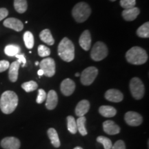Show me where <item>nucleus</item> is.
<instances>
[{
	"label": "nucleus",
	"mask_w": 149,
	"mask_h": 149,
	"mask_svg": "<svg viewBox=\"0 0 149 149\" xmlns=\"http://www.w3.org/2000/svg\"><path fill=\"white\" fill-rule=\"evenodd\" d=\"M18 105V97L13 91H7L3 93L0 99V109L4 114H10Z\"/></svg>",
	"instance_id": "obj_1"
},
{
	"label": "nucleus",
	"mask_w": 149,
	"mask_h": 149,
	"mask_svg": "<svg viewBox=\"0 0 149 149\" xmlns=\"http://www.w3.org/2000/svg\"><path fill=\"white\" fill-rule=\"evenodd\" d=\"M126 59L128 63L134 65L144 64L148 60L146 51L139 46H134L126 53Z\"/></svg>",
	"instance_id": "obj_2"
},
{
	"label": "nucleus",
	"mask_w": 149,
	"mask_h": 149,
	"mask_svg": "<svg viewBox=\"0 0 149 149\" xmlns=\"http://www.w3.org/2000/svg\"><path fill=\"white\" fill-rule=\"evenodd\" d=\"M58 55L60 58L66 62H70L74 58V46L67 37L63 38L58 46Z\"/></svg>",
	"instance_id": "obj_3"
},
{
	"label": "nucleus",
	"mask_w": 149,
	"mask_h": 149,
	"mask_svg": "<svg viewBox=\"0 0 149 149\" xmlns=\"http://www.w3.org/2000/svg\"><path fill=\"white\" fill-rule=\"evenodd\" d=\"M91 14V7L87 3L79 2L73 7L72 15L73 18L78 23H82L88 19Z\"/></svg>",
	"instance_id": "obj_4"
},
{
	"label": "nucleus",
	"mask_w": 149,
	"mask_h": 149,
	"mask_svg": "<svg viewBox=\"0 0 149 149\" xmlns=\"http://www.w3.org/2000/svg\"><path fill=\"white\" fill-rule=\"evenodd\" d=\"M130 91L135 100H141L144 95L145 88L144 84L138 77L132 78L130 81Z\"/></svg>",
	"instance_id": "obj_5"
},
{
	"label": "nucleus",
	"mask_w": 149,
	"mask_h": 149,
	"mask_svg": "<svg viewBox=\"0 0 149 149\" xmlns=\"http://www.w3.org/2000/svg\"><path fill=\"white\" fill-rule=\"evenodd\" d=\"M109 51L105 44L102 42H97L91 50V57L93 60L100 61L107 57Z\"/></svg>",
	"instance_id": "obj_6"
},
{
	"label": "nucleus",
	"mask_w": 149,
	"mask_h": 149,
	"mask_svg": "<svg viewBox=\"0 0 149 149\" xmlns=\"http://www.w3.org/2000/svg\"><path fill=\"white\" fill-rule=\"evenodd\" d=\"M98 74L97 68L94 66H90L83 70L81 74L80 81L84 86L92 84Z\"/></svg>",
	"instance_id": "obj_7"
},
{
	"label": "nucleus",
	"mask_w": 149,
	"mask_h": 149,
	"mask_svg": "<svg viewBox=\"0 0 149 149\" xmlns=\"http://www.w3.org/2000/svg\"><path fill=\"white\" fill-rule=\"evenodd\" d=\"M40 69L43 70L44 74L46 77H51L55 74L56 65L53 59L51 57L44 59L40 63Z\"/></svg>",
	"instance_id": "obj_8"
},
{
	"label": "nucleus",
	"mask_w": 149,
	"mask_h": 149,
	"mask_svg": "<svg viewBox=\"0 0 149 149\" xmlns=\"http://www.w3.org/2000/svg\"><path fill=\"white\" fill-rule=\"evenodd\" d=\"M124 120L128 125L130 126H138L143 122L142 116L134 111H128L124 115Z\"/></svg>",
	"instance_id": "obj_9"
},
{
	"label": "nucleus",
	"mask_w": 149,
	"mask_h": 149,
	"mask_svg": "<svg viewBox=\"0 0 149 149\" xmlns=\"http://www.w3.org/2000/svg\"><path fill=\"white\" fill-rule=\"evenodd\" d=\"M75 89V84L72 79L67 78L61 83V92L65 96H70L73 93Z\"/></svg>",
	"instance_id": "obj_10"
},
{
	"label": "nucleus",
	"mask_w": 149,
	"mask_h": 149,
	"mask_svg": "<svg viewBox=\"0 0 149 149\" xmlns=\"http://www.w3.org/2000/svg\"><path fill=\"white\" fill-rule=\"evenodd\" d=\"M105 98L108 101L111 102H115V103H118V102H122L124 99V95L120 91L117 90V89H109L105 93Z\"/></svg>",
	"instance_id": "obj_11"
},
{
	"label": "nucleus",
	"mask_w": 149,
	"mask_h": 149,
	"mask_svg": "<svg viewBox=\"0 0 149 149\" xmlns=\"http://www.w3.org/2000/svg\"><path fill=\"white\" fill-rule=\"evenodd\" d=\"M1 146L4 149H19L20 148V141L14 137H7L1 141Z\"/></svg>",
	"instance_id": "obj_12"
},
{
	"label": "nucleus",
	"mask_w": 149,
	"mask_h": 149,
	"mask_svg": "<svg viewBox=\"0 0 149 149\" xmlns=\"http://www.w3.org/2000/svg\"><path fill=\"white\" fill-rule=\"evenodd\" d=\"M3 26L5 27L8 28V29H11L14 31H17V32L22 31L24 29L23 23L19 19L13 17L8 18L5 19V21L3 22Z\"/></svg>",
	"instance_id": "obj_13"
},
{
	"label": "nucleus",
	"mask_w": 149,
	"mask_h": 149,
	"mask_svg": "<svg viewBox=\"0 0 149 149\" xmlns=\"http://www.w3.org/2000/svg\"><path fill=\"white\" fill-rule=\"evenodd\" d=\"M104 131L108 135H114L120 133V127L111 120H107L103 123Z\"/></svg>",
	"instance_id": "obj_14"
},
{
	"label": "nucleus",
	"mask_w": 149,
	"mask_h": 149,
	"mask_svg": "<svg viewBox=\"0 0 149 149\" xmlns=\"http://www.w3.org/2000/svg\"><path fill=\"white\" fill-rule=\"evenodd\" d=\"M46 107L48 110H53L58 103V97L55 91L51 90L48 93L46 98Z\"/></svg>",
	"instance_id": "obj_15"
},
{
	"label": "nucleus",
	"mask_w": 149,
	"mask_h": 149,
	"mask_svg": "<svg viewBox=\"0 0 149 149\" xmlns=\"http://www.w3.org/2000/svg\"><path fill=\"white\" fill-rule=\"evenodd\" d=\"M91 41H92V40H91V33L88 30H86V31H84L79 37V45L84 51H88L91 48Z\"/></svg>",
	"instance_id": "obj_16"
},
{
	"label": "nucleus",
	"mask_w": 149,
	"mask_h": 149,
	"mask_svg": "<svg viewBox=\"0 0 149 149\" xmlns=\"http://www.w3.org/2000/svg\"><path fill=\"white\" fill-rule=\"evenodd\" d=\"M90 109V102L86 100H83L77 104L75 108V114L78 117L84 116Z\"/></svg>",
	"instance_id": "obj_17"
},
{
	"label": "nucleus",
	"mask_w": 149,
	"mask_h": 149,
	"mask_svg": "<svg viewBox=\"0 0 149 149\" xmlns=\"http://www.w3.org/2000/svg\"><path fill=\"white\" fill-rule=\"evenodd\" d=\"M140 10L137 7H133L132 8L124 9L122 12V17L126 21L131 22L135 20L139 15Z\"/></svg>",
	"instance_id": "obj_18"
},
{
	"label": "nucleus",
	"mask_w": 149,
	"mask_h": 149,
	"mask_svg": "<svg viewBox=\"0 0 149 149\" xmlns=\"http://www.w3.org/2000/svg\"><path fill=\"white\" fill-rule=\"evenodd\" d=\"M20 64L17 61H15L9 66L8 77L10 81L15 82L18 78L19 68Z\"/></svg>",
	"instance_id": "obj_19"
},
{
	"label": "nucleus",
	"mask_w": 149,
	"mask_h": 149,
	"mask_svg": "<svg viewBox=\"0 0 149 149\" xmlns=\"http://www.w3.org/2000/svg\"><path fill=\"white\" fill-rule=\"evenodd\" d=\"M99 113L104 117H113L117 114V110L111 106H102L99 109Z\"/></svg>",
	"instance_id": "obj_20"
},
{
	"label": "nucleus",
	"mask_w": 149,
	"mask_h": 149,
	"mask_svg": "<svg viewBox=\"0 0 149 149\" xmlns=\"http://www.w3.org/2000/svg\"><path fill=\"white\" fill-rule=\"evenodd\" d=\"M40 38L43 42L47 44L49 46L53 45L54 43H55V40L52 36L51 31L48 29L43 30L40 34Z\"/></svg>",
	"instance_id": "obj_21"
},
{
	"label": "nucleus",
	"mask_w": 149,
	"mask_h": 149,
	"mask_svg": "<svg viewBox=\"0 0 149 149\" xmlns=\"http://www.w3.org/2000/svg\"><path fill=\"white\" fill-rule=\"evenodd\" d=\"M47 134L50 140L51 141V144H53L55 148H59V147L60 146V141H59L58 134H57V131H56L55 128H49L47 131Z\"/></svg>",
	"instance_id": "obj_22"
},
{
	"label": "nucleus",
	"mask_w": 149,
	"mask_h": 149,
	"mask_svg": "<svg viewBox=\"0 0 149 149\" xmlns=\"http://www.w3.org/2000/svg\"><path fill=\"white\" fill-rule=\"evenodd\" d=\"M86 122V117L84 116L79 117L77 120H76L77 130L82 136H85L88 134L86 128L85 126Z\"/></svg>",
	"instance_id": "obj_23"
},
{
	"label": "nucleus",
	"mask_w": 149,
	"mask_h": 149,
	"mask_svg": "<svg viewBox=\"0 0 149 149\" xmlns=\"http://www.w3.org/2000/svg\"><path fill=\"white\" fill-rule=\"evenodd\" d=\"M14 8L19 13H24L27 10L26 0H14Z\"/></svg>",
	"instance_id": "obj_24"
},
{
	"label": "nucleus",
	"mask_w": 149,
	"mask_h": 149,
	"mask_svg": "<svg viewBox=\"0 0 149 149\" xmlns=\"http://www.w3.org/2000/svg\"><path fill=\"white\" fill-rule=\"evenodd\" d=\"M137 36L141 38H148L149 37V23L146 22L137 30Z\"/></svg>",
	"instance_id": "obj_25"
},
{
	"label": "nucleus",
	"mask_w": 149,
	"mask_h": 149,
	"mask_svg": "<svg viewBox=\"0 0 149 149\" xmlns=\"http://www.w3.org/2000/svg\"><path fill=\"white\" fill-rule=\"evenodd\" d=\"M20 47L17 45H14V44H10V45L6 46L4 48V53L6 55L10 56V57H13L19 53Z\"/></svg>",
	"instance_id": "obj_26"
},
{
	"label": "nucleus",
	"mask_w": 149,
	"mask_h": 149,
	"mask_svg": "<svg viewBox=\"0 0 149 149\" xmlns=\"http://www.w3.org/2000/svg\"><path fill=\"white\" fill-rule=\"evenodd\" d=\"M67 128L68 131L72 134H75L77 132L76 120L71 115L67 117Z\"/></svg>",
	"instance_id": "obj_27"
},
{
	"label": "nucleus",
	"mask_w": 149,
	"mask_h": 149,
	"mask_svg": "<svg viewBox=\"0 0 149 149\" xmlns=\"http://www.w3.org/2000/svg\"><path fill=\"white\" fill-rule=\"evenodd\" d=\"M24 41L25 43V45L27 48L31 49L34 46V37L32 33L30 31H26L24 34Z\"/></svg>",
	"instance_id": "obj_28"
},
{
	"label": "nucleus",
	"mask_w": 149,
	"mask_h": 149,
	"mask_svg": "<svg viewBox=\"0 0 149 149\" xmlns=\"http://www.w3.org/2000/svg\"><path fill=\"white\" fill-rule=\"evenodd\" d=\"M22 88L24 89L26 92L30 93L36 90L38 88V85L35 81H29L24 82L22 84Z\"/></svg>",
	"instance_id": "obj_29"
},
{
	"label": "nucleus",
	"mask_w": 149,
	"mask_h": 149,
	"mask_svg": "<svg viewBox=\"0 0 149 149\" xmlns=\"http://www.w3.org/2000/svg\"><path fill=\"white\" fill-rule=\"evenodd\" d=\"M97 141L103 145L104 149H111L113 146L111 139L104 136H99L97 138Z\"/></svg>",
	"instance_id": "obj_30"
},
{
	"label": "nucleus",
	"mask_w": 149,
	"mask_h": 149,
	"mask_svg": "<svg viewBox=\"0 0 149 149\" xmlns=\"http://www.w3.org/2000/svg\"><path fill=\"white\" fill-rule=\"evenodd\" d=\"M38 55L42 57H48L51 55V50L47 46L40 45L38 46Z\"/></svg>",
	"instance_id": "obj_31"
},
{
	"label": "nucleus",
	"mask_w": 149,
	"mask_h": 149,
	"mask_svg": "<svg viewBox=\"0 0 149 149\" xmlns=\"http://www.w3.org/2000/svg\"><path fill=\"white\" fill-rule=\"evenodd\" d=\"M136 0H120V5L124 9H129L135 7Z\"/></svg>",
	"instance_id": "obj_32"
},
{
	"label": "nucleus",
	"mask_w": 149,
	"mask_h": 149,
	"mask_svg": "<svg viewBox=\"0 0 149 149\" xmlns=\"http://www.w3.org/2000/svg\"><path fill=\"white\" fill-rule=\"evenodd\" d=\"M46 93L45 91L43 89H39L38 90V95L36 99V102L37 104H42L46 100Z\"/></svg>",
	"instance_id": "obj_33"
},
{
	"label": "nucleus",
	"mask_w": 149,
	"mask_h": 149,
	"mask_svg": "<svg viewBox=\"0 0 149 149\" xmlns=\"http://www.w3.org/2000/svg\"><path fill=\"white\" fill-rule=\"evenodd\" d=\"M111 149H126V146L124 141L118 140L115 143L113 146H112Z\"/></svg>",
	"instance_id": "obj_34"
},
{
	"label": "nucleus",
	"mask_w": 149,
	"mask_h": 149,
	"mask_svg": "<svg viewBox=\"0 0 149 149\" xmlns=\"http://www.w3.org/2000/svg\"><path fill=\"white\" fill-rule=\"evenodd\" d=\"M10 64L8 61L6 60H1L0 61V72H2L7 69H8Z\"/></svg>",
	"instance_id": "obj_35"
},
{
	"label": "nucleus",
	"mask_w": 149,
	"mask_h": 149,
	"mask_svg": "<svg viewBox=\"0 0 149 149\" xmlns=\"http://www.w3.org/2000/svg\"><path fill=\"white\" fill-rule=\"evenodd\" d=\"M15 57H16L18 59L17 61L19 64H21L22 63V66H25L26 64V57L25 56H24L23 54H22V55H19V54H17V55H16Z\"/></svg>",
	"instance_id": "obj_36"
},
{
	"label": "nucleus",
	"mask_w": 149,
	"mask_h": 149,
	"mask_svg": "<svg viewBox=\"0 0 149 149\" xmlns=\"http://www.w3.org/2000/svg\"><path fill=\"white\" fill-rule=\"evenodd\" d=\"M8 15V10L5 8H0V21L6 17Z\"/></svg>",
	"instance_id": "obj_37"
},
{
	"label": "nucleus",
	"mask_w": 149,
	"mask_h": 149,
	"mask_svg": "<svg viewBox=\"0 0 149 149\" xmlns=\"http://www.w3.org/2000/svg\"><path fill=\"white\" fill-rule=\"evenodd\" d=\"M37 74H38L39 76H42L43 74H44V72H43L42 70L40 69L38 71H37Z\"/></svg>",
	"instance_id": "obj_38"
},
{
	"label": "nucleus",
	"mask_w": 149,
	"mask_h": 149,
	"mask_svg": "<svg viewBox=\"0 0 149 149\" xmlns=\"http://www.w3.org/2000/svg\"><path fill=\"white\" fill-rule=\"evenodd\" d=\"M73 149H83V148L80 146H77V147H75V148H74Z\"/></svg>",
	"instance_id": "obj_39"
},
{
	"label": "nucleus",
	"mask_w": 149,
	"mask_h": 149,
	"mask_svg": "<svg viewBox=\"0 0 149 149\" xmlns=\"http://www.w3.org/2000/svg\"><path fill=\"white\" fill-rule=\"evenodd\" d=\"M75 76H76V77H79V76H80V74L78 73V72H77V73L75 74Z\"/></svg>",
	"instance_id": "obj_40"
},
{
	"label": "nucleus",
	"mask_w": 149,
	"mask_h": 149,
	"mask_svg": "<svg viewBox=\"0 0 149 149\" xmlns=\"http://www.w3.org/2000/svg\"><path fill=\"white\" fill-rule=\"evenodd\" d=\"M39 64H40V63H39L38 61H36V62H35V65H37H37H39Z\"/></svg>",
	"instance_id": "obj_41"
},
{
	"label": "nucleus",
	"mask_w": 149,
	"mask_h": 149,
	"mask_svg": "<svg viewBox=\"0 0 149 149\" xmlns=\"http://www.w3.org/2000/svg\"><path fill=\"white\" fill-rule=\"evenodd\" d=\"M110 1H116V0H110Z\"/></svg>",
	"instance_id": "obj_42"
}]
</instances>
